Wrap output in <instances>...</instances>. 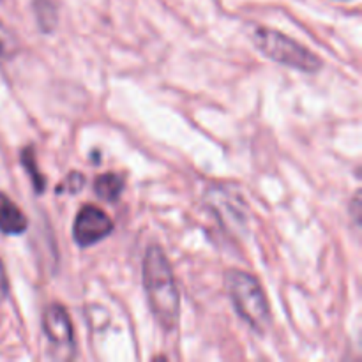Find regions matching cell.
I'll return each mask as SVG.
<instances>
[{
	"mask_svg": "<svg viewBox=\"0 0 362 362\" xmlns=\"http://www.w3.org/2000/svg\"><path fill=\"white\" fill-rule=\"evenodd\" d=\"M144 288L156 320L163 329L173 331L179 324L180 296L172 265L159 246H148L145 253Z\"/></svg>",
	"mask_w": 362,
	"mask_h": 362,
	"instance_id": "cell-1",
	"label": "cell"
},
{
	"mask_svg": "<svg viewBox=\"0 0 362 362\" xmlns=\"http://www.w3.org/2000/svg\"><path fill=\"white\" fill-rule=\"evenodd\" d=\"M226 290L240 318L253 331L264 334L271 325V310L258 279L239 269H232L226 272Z\"/></svg>",
	"mask_w": 362,
	"mask_h": 362,
	"instance_id": "cell-2",
	"label": "cell"
},
{
	"mask_svg": "<svg viewBox=\"0 0 362 362\" xmlns=\"http://www.w3.org/2000/svg\"><path fill=\"white\" fill-rule=\"evenodd\" d=\"M253 42L267 59L283 66L293 67L304 73H317L322 67V60L311 49L272 28H258L253 34Z\"/></svg>",
	"mask_w": 362,
	"mask_h": 362,
	"instance_id": "cell-3",
	"label": "cell"
},
{
	"mask_svg": "<svg viewBox=\"0 0 362 362\" xmlns=\"http://www.w3.org/2000/svg\"><path fill=\"white\" fill-rule=\"evenodd\" d=\"M113 232V221L105 211L94 205H83L76 214L73 225L74 243L80 247H88L99 243Z\"/></svg>",
	"mask_w": 362,
	"mask_h": 362,
	"instance_id": "cell-4",
	"label": "cell"
},
{
	"mask_svg": "<svg viewBox=\"0 0 362 362\" xmlns=\"http://www.w3.org/2000/svg\"><path fill=\"white\" fill-rule=\"evenodd\" d=\"M42 331L46 338L55 349L59 350H74L73 324L67 315L66 308L60 304H49L42 313Z\"/></svg>",
	"mask_w": 362,
	"mask_h": 362,
	"instance_id": "cell-5",
	"label": "cell"
},
{
	"mask_svg": "<svg viewBox=\"0 0 362 362\" xmlns=\"http://www.w3.org/2000/svg\"><path fill=\"white\" fill-rule=\"evenodd\" d=\"M27 216L18 209L11 198L0 193V230L6 235H20L27 230Z\"/></svg>",
	"mask_w": 362,
	"mask_h": 362,
	"instance_id": "cell-6",
	"label": "cell"
},
{
	"mask_svg": "<svg viewBox=\"0 0 362 362\" xmlns=\"http://www.w3.org/2000/svg\"><path fill=\"white\" fill-rule=\"evenodd\" d=\"M209 204H211L212 211L218 214V218L225 221L226 225L233 226V228L244 225L243 209H233V200L232 198H226L225 191H211Z\"/></svg>",
	"mask_w": 362,
	"mask_h": 362,
	"instance_id": "cell-7",
	"label": "cell"
},
{
	"mask_svg": "<svg viewBox=\"0 0 362 362\" xmlns=\"http://www.w3.org/2000/svg\"><path fill=\"white\" fill-rule=\"evenodd\" d=\"M95 194L105 202H117L122 194L124 179L119 173H103L94 182Z\"/></svg>",
	"mask_w": 362,
	"mask_h": 362,
	"instance_id": "cell-8",
	"label": "cell"
},
{
	"mask_svg": "<svg viewBox=\"0 0 362 362\" xmlns=\"http://www.w3.org/2000/svg\"><path fill=\"white\" fill-rule=\"evenodd\" d=\"M34 13L42 32H52L57 25V6L53 0H34Z\"/></svg>",
	"mask_w": 362,
	"mask_h": 362,
	"instance_id": "cell-9",
	"label": "cell"
},
{
	"mask_svg": "<svg viewBox=\"0 0 362 362\" xmlns=\"http://www.w3.org/2000/svg\"><path fill=\"white\" fill-rule=\"evenodd\" d=\"M21 165H23V168L27 170L28 175H30L32 184H34V189L37 191V193H42L46 187V179H45V175L39 172L32 147H27L21 151Z\"/></svg>",
	"mask_w": 362,
	"mask_h": 362,
	"instance_id": "cell-10",
	"label": "cell"
},
{
	"mask_svg": "<svg viewBox=\"0 0 362 362\" xmlns=\"http://www.w3.org/2000/svg\"><path fill=\"white\" fill-rule=\"evenodd\" d=\"M85 186V177L81 175V173H69V177L66 179V182H64V187H66L69 193H78V191L81 189V187Z\"/></svg>",
	"mask_w": 362,
	"mask_h": 362,
	"instance_id": "cell-11",
	"label": "cell"
},
{
	"mask_svg": "<svg viewBox=\"0 0 362 362\" xmlns=\"http://www.w3.org/2000/svg\"><path fill=\"white\" fill-rule=\"evenodd\" d=\"M9 292V283H7V276H6V269H4L2 260H0V299L7 296Z\"/></svg>",
	"mask_w": 362,
	"mask_h": 362,
	"instance_id": "cell-12",
	"label": "cell"
},
{
	"mask_svg": "<svg viewBox=\"0 0 362 362\" xmlns=\"http://www.w3.org/2000/svg\"><path fill=\"white\" fill-rule=\"evenodd\" d=\"M2 55H4V45L0 42V57H2Z\"/></svg>",
	"mask_w": 362,
	"mask_h": 362,
	"instance_id": "cell-13",
	"label": "cell"
},
{
	"mask_svg": "<svg viewBox=\"0 0 362 362\" xmlns=\"http://www.w3.org/2000/svg\"><path fill=\"white\" fill-rule=\"evenodd\" d=\"M0 2H2V0H0Z\"/></svg>",
	"mask_w": 362,
	"mask_h": 362,
	"instance_id": "cell-14",
	"label": "cell"
}]
</instances>
